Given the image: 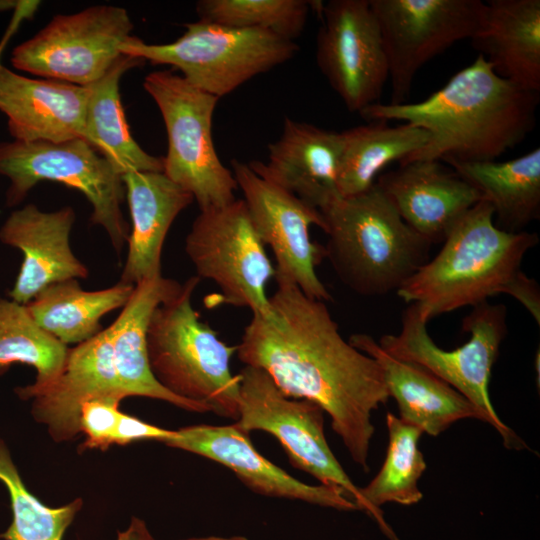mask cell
<instances>
[{
  "label": "cell",
  "mask_w": 540,
  "mask_h": 540,
  "mask_svg": "<svg viewBox=\"0 0 540 540\" xmlns=\"http://www.w3.org/2000/svg\"><path fill=\"white\" fill-rule=\"evenodd\" d=\"M277 285L267 309L252 313L238 358L265 371L286 396L318 404L352 460L368 472L372 412L390 398L382 368L344 340L324 301L293 283Z\"/></svg>",
  "instance_id": "obj_1"
},
{
  "label": "cell",
  "mask_w": 540,
  "mask_h": 540,
  "mask_svg": "<svg viewBox=\"0 0 540 540\" xmlns=\"http://www.w3.org/2000/svg\"><path fill=\"white\" fill-rule=\"evenodd\" d=\"M539 99V93L500 77L478 54L428 98L416 103L378 102L359 114L367 121H399L428 133L427 143L400 164L494 161L534 129Z\"/></svg>",
  "instance_id": "obj_2"
},
{
  "label": "cell",
  "mask_w": 540,
  "mask_h": 540,
  "mask_svg": "<svg viewBox=\"0 0 540 540\" xmlns=\"http://www.w3.org/2000/svg\"><path fill=\"white\" fill-rule=\"evenodd\" d=\"M539 242L535 232L499 229L491 205L481 200L453 226L438 254L397 291L429 322L508 291L525 254Z\"/></svg>",
  "instance_id": "obj_3"
},
{
  "label": "cell",
  "mask_w": 540,
  "mask_h": 540,
  "mask_svg": "<svg viewBox=\"0 0 540 540\" xmlns=\"http://www.w3.org/2000/svg\"><path fill=\"white\" fill-rule=\"evenodd\" d=\"M324 247L339 280L361 296L397 291L428 260L432 244L410 228L374 183L321 211Z\"/></svg>",
  "instance_id": "obj_4"
},
{
  "label": "cell",
  "mask_w": 540,
  "mask_h": 540,
  "mask_svg": "<svg viewBox=\"0 0 540 540\" xmlns=\"http://www.w3.org/2000/svg\"><path fill=\"white\" fill-rule=\"evenodd\" d=\"M199 282L197 276L188 278L175 296L154 310L147 329L150 369L172 394L236 421L240 379L230 366L236 346L222 341L193 308Z\"/></svg>",
  "instance_id": "obj_5"
},
{
  "label": "cell",
  "mask_w": 540,
  "mask_h": 540,
  "mask_svg": "<svg viewBox=\"0 0 540 540\" xmlns=\"http://www.w3.org/2000/svg\"><path fill=\"white\" fill-rule=\"evenodd\" d=\"M427 321L416 304L403 311L398 334L383 335L378 344L389 355L419 365L457 390L488 419L508 449H527L526 443L498 417L489 395L492 367L507 333V310L488 301L473 306L463 319L469 340L453 350L436 345L427 331Z\"/></svg>",
  "instance_id": "obj_6"
},
{
  "label": "cell",
  "mask_w": 540,
  "mask_h": 540,
  "mask_svg": "<svg viewBox=\"0 0 540 540\" xmlns=\"http://www.w3.org/2000/svg\"><path fill=\"white\" fill-rule=\"evenodd\" d=\"M185 28L178 39L165 44H147L132 36L120 51L154 65L173 66L188 83L220 98L290 60L299 50L294 41L263 29L200 19Z\"/></svg>",
  "instance_id": "obj_7"
},
{
  "label": "cell",
  "mask_w": 540,
  "mask_h": 540,
  "mask_svg": "<svg viewBox=\"0 0 540 540\" xmlns=\"http://www.w3.org/2000/svg\"><path fill=\"white\" fill-rule=\"evenodd\" d=\"M143 87L158 106L167 132L163 173L192 194L200 211L233 202L237 182L220 161L212 138L219 98L170 70L147 74Z\"/></svg>",
  "instance_id": "obj_8"
},
{
  "label": "cell",
  "mask_w": 540,
  "mask_h": 540,
  "mask_svg": "<svg viewBox=\"0 0 540 540\" xmlns=\"http://www.w3.org/2000/svg\"><path fill=\"white\" fill-rule=\"evenodd\" d=\"M0 174L10 185L6 204L14 206L41 181H54L80 191L90 202V221L101 226L119 254L130 234L121 203L122 176L82 138L61 142L14 140L0 143Z\"/></svg>",
  "instance_id": "obj_9"
},
{
  "label": "cell",
  "mask_w": 540,
  "mask_h": 540,
  "mask_svg": "<svg viewBox=\"0 0 540 540\" xmlns=\"http://www.w3.org/2000/svg\"><path fill=\"white\" fill-rule=\"evenodd\" d=\"M239 375L238 418L246 433L263 431L277 439L291 465L321 484L341 489L365 512L356 486L330 449L324 434V410L307 399L286 396L262 369L245 366Z\"/></svg>",
  "instance_id": "obj_10"
},
{
  "label": "cell",
  "mask_w": 540,
  "mask_h": 540,
  "mask_svg": "<svg viewBox=\"0 0 540 540\" xmlns=\"http://www.w3.org/2000/svg\"><path fill=\"white\" fill-rule=\"evenodd\" d=\"M133 27L127 10L113 5L59 14L14 48L11 63L32 75L85 87L123 55L120 47L133 36Z\"/></svg>",
  "instance_id": "obj_11"
},
{
  "label": "cell",
  "mask_w": 540,
  "mask_h": 540,
  "mask_svg": "<svg viewBox=\"0 0 540 540\" xmlns=\"http://www.w3.org/2000/svg\"><path fill=\"white\" fill-rule=\"evenodd\" d=\"M185 251L196 276L218 286L221 303L248 307L252 313L267 309L266 285L275 268L243 199L200 211L186 236Z\"/></svg>",
  "instance_id": "obj_12"
},
{
  "label": "cell",
  "mask_w": 540,
  "mask_h": 540,
  "mask_svg": "<svg viewBox=\"0 0 540 540\" xmlns=\"http://www.w3.org/2000/svg\"><path fill=\"white\" fill-rule=\"evenodd\" d=\"M388 64L391 103H405L418 71L458 41L471 39L486 10L481 0H369Z\"/></svg>",
  "instance_id": "obj_13"
},
{
  "label": "cell",
  "mask_w": 540,
  "mask_h": 540,
  "mask_svg": "<svg viewBox=\"0 0 540 540\" xmlns=\"http://www.w3.org/2000/svg\"><path fill=\"white\" fill-rule=\"evenodd\" d=\"M231 165L252 223L276 260V282L293 283L313 299L330 301L331 295L316 273V266L325 258L324 247L313 242L309 233L312 225L324 229L321 212L260 177L248 163L233 160Z\"/></svg>",
  "instance_id": "obj_14"
},
{
  "label": "cell",
  "mask_w": 540,
  "mask_h": 540,
  "mask_svg": "<svg viewBox=\"0 0 540 540\" xmlns=\"http://www.w3.org/2000/svg\"><path fill=\"white\" fill-rule=\"evenodd\" d=\"M316 62L351 112L378 103L388 81V64L369 0L322 4Z\"/></svg>",
  "instance_id": "obj_15"
},
{
  "label": "cell",
  "mask_w": 540,
  "mask_h": 540,
  "mask_svg": "<svg viewBox=\"0 0 540 540\" xmlns=\"http://www.w3.org/2000/svg\"><path fill=\"white\" fill-rule=\"evenodd\" d=\"M165 445L184 450L230 469L253 492L275 498L303 501L340 511H357V505L335 487L309 485L266 459L249 434L230 425H192L175 430Z\"/></svg>",
  "instance_id": "obj_16"
},
{
  "label": "cell",
  "mask_w": 540,
  "mask_h": 540,
  "mask_svg": "<svg viewBox=\"0 0 540 540\" xmlns=\"http://www.w3.org/2000/svg\"><path fill=\"white\" fill-rule=\"evenodd\" d=\"M376 185L404 222L432 245L442 243L481 194L438 160H414L381 174Z\"/></svg>",
  "instance_id": "obj_17"
},
{
  "label": "cell",
  "mask_w": 540,
  "mask_h": 540,
  "mask_svg": "<svg viewBox=\"0 0 540 540\" xmlns=\"http://www.w3.org/2000/svg\"><path fill=\"white\" fill-rule=\"evenodd\" d=\"M72 207L45 212L34 204L13 211L0 229L2 243L22 251L23 262L11 300L26 305L48 285L88 277V268L73 253L70 233Z\"/></svg>",
  "instance_id": "obj_18"
},
{
  "label": "cell",
  "mask_w": 540,
  "mask_h": 540,
  "mask_svg": "<svg viewBox=\"0 0 540 540\" xmlns=\"http://www.w3.org/2000/svg\"><path fill=\"white\" fill-rule=\"evenodd\" d=\"M108 398H126L114 365L110 327L69 349L59 377L31 398V413L46 426L55 442H65L81 433L82 406L91 400Z\"/></svg>",
  "instance_id": "obj_19"
},
{
  "label": "cell",
  "mask_w": 540,
  "mask_h": 540,
  "mask_svg": "<svg viewBox=\"0 0 540 540\" xmlns=\"http://www.w3.org/2000/svg\"><path fill=\"white\" fill-rule=\"evenodd\" d=\"M341 152V132L285 117L281 136L268 146L267 161L248 165L321 212L341 197L337 189Z\"/></svg>",
  "instance_id": "obj_20"
},
{
  "label": "cell",
  "mask_w": 540,
  "mask_h": 540,
  "mask_svg": "<svg viewBox=\"0 0 540 540\" xmlns=\"http://www.w3.org/2000/svg\"><path fill=\"white\" fill-rule=\"evenodd\" d=\"M89 94L88 86L21 76L0 62V111L15 140L84 139Z\"/></svg>",
  "instance_id": "obj_21"
},
{
  "label": "cell",
  "mask_w": 540,
  "mask_h": 540,
  "mask_svg": "<svg viewBox=\"0 0 540 540\" xmlns=\"http://www.w3.org/2000/svg\"><path fill=\"white\" fill-rule=\"evenodd\" d=\"M349 343L379 363L402 421L430 436L441 434L461 419L488 423L484 413L453 387L425 368L389 355L370 335L353 334Z\"/></svg>",
  "instance_id": "obj_22"
},
{
  "label": "cell",
  "mask_w": 540,
  "mask_h": 540,
  "mask_svg": "<svg viewBox=\"0 0 540 540\" xmlns=\"http://www.w3.org/2000/svg\"><path fill=\"white\" fill-rule=\"evenodd\" d=\"M122 181L132 228L120 282L135 286L161 275L167 233L194 197L163 172L129 171L122 175Z\"/></svg>",
  "instance_id": "obj_23"
},
{
  "label": "cell",
  "mask_w": 540,
  "mask_h": 540,
  "mask_svg": "<svg viewBox=\"0 0 540 540\" xmlns=\"http://www.w3.org/2000/svg\"><path fill=\"white\" fill-rule=\"evenodd\" d=\"M182 284L162 275L143 280L116 320L112 331L114 365L120 388L125 395L141 396L170 403L178 408L205 413V405L182 399L165 389L154 377L147 354V329L154 310L175 296Z\"/></svg>",
  "instance_id": "obj_24"
},
{
  "label": "cell",
  "mask_w": 540,
  "mask_h": 540,
  "mask_svg": "<svg viewBox=\"0 0 540 540\" xmlns=\"http://www.w3.org/2000/svg\"><path fill=\"white\" fill-rule=\"evenodd\" d=\"M503 79L540 92V0H489L470 39Z\"/></svg>",
  "instance_id": "obj_25"
},
{
  "label": "cell",
  "mask_w": 540,
  "mask_h": 540,
  "mask_svg": "<svg viewBox=\"0 0 540 540\" xmlns=\"http://www.w3.org/2000/svg\"><path fill=\"white\" fill-rule=\"evenodd\" d=\"M445 163L491 205L499 229L511 233L525 231V227L540 218L539 147L503 162L449 160Z\"/></svg>",
  "instance_id": "obj_26"
},
{
  "label": "cell",
  "mask_w": 540,
  "mask_h": 540,
  "mask_svg": "<svg viewBox=\"0 0 540 540\" xmlns=\"http://www.w3.org/2000/svg\"><path fill=\"white\" fill-rule=\"evenodd\" d=\"M144 63L123 54L102 78L88 85L84 140L121 176L129 171L163 172V157L148 154L132 137L121 104L122 75Z\"/></svg>",
  "instance_id": "obj_27"
},
{
  "label": "cell",
  "mask_w": 540,
  "mask_h": 540,
  "mask_svg": "<svg viewBox=\"0 0 540 540\" xmlns=\"http://www.w3.org/2000/svg\"><path fill=\"white\" fill-rule=\"evenodd\" d=\"M134 285L118 282L101 290H84L77 279L52 283L25 306L45 331L65 344H81L103 329L101 319L122 308L131 297Z\"/></svg>",
  "instance_id": "obj_28"
},
{
  "label": "cell",
  "mask_w": 540,
  "mask_h": 540,
  "mask_svg": "<svg viewBox=\"0 0 540 540\" xmlns=\"http://www.w3.org/2000/svg\"><path fill=\"white\" fill-rule=\"evenodd\" d=\"M337 189L341 197L368 190L378 173L390 163H401L428 141V133L417 126L373 120L342 131Z\"/></svg>",
  "instance_id": "obj_29"
},
{
  "label": "cell",
  "mask_w": 540,
  "mask_h": 540,
  "mask_svg": "<svg viewBox=\"0 0 540 540\" xmlns=\"http://www.w3.org/2000/svg\"><path fill=\"white\" fill-rule=\"evenodd\" d=\"M388 447L382 467L360 493L365 513L372 517L389 540H400L384 518L381 506L387 503L417 504L423 497L418 481L426 470V462L419 450L423 432L388 412Z\"/></svg>",
  "instance_id": "obj_30"
},
{
  "label": "cell",
  "mask_w": 540,
  "mask_h": 540,
  "mask_svg": "<svg viewBox=\"0 0 540 540\" xmlns=\"http://www.w3.org/2000/svg\"><path fill=\"white\" fill-rule=\"evenodd\" d=\"M69 348L40 327L25 305L0 299V375L14 363L36 370L34 383L15 389L23 400L49 387L61 374Z\"/></svg>",
  "instance_id": "obj_31"
},
{
  "label": "cell",
  "mask_w": 540,
  "mask_h": 540,
  "mask_svg": "<svg viewBox=\"0 0 540 540\" xmlns=\"http://www.w3.org/2000/svg\"><path fill=\"white\" fill-rule=\"evenodd\" d=\"M0 482L8 491L12 521L3 540H62L83 506L76 498L60 507L42 503L25 485L10 451L0 438Z\"/></svg>",
  "instance_id": "obj_32"
},
{
  "label": "cell",
  "mask_w": 540,
  "mask_h": 540,
  "mask_svg": "<svg viewBox=\"0 0 540 540\" xmlns=\"http://www.w3.org/2000/svg\"><path fill=\"white\" fill-rule=\"evenodd\" d=\"M311 2L304 0H200V20L271 31L294 41L306 25Z\"/></svg>",
  "instance_id": "obj_33"
},
{
  "label": "cell",
  "mask_w": 540,
  "mask_h": 540,
  "mask_svg": "<svg viewBox=\"0 0 540 540\" xmlns=\"http://www.w3.org/2000/svg\"><path fill=\"white\" fill-rule=\"evenodd\" d=\"M116 399H95L86 402L80 412V432L85 441L80 450H107L114 444V438L121 411Z\"/></svg>",
  "instance_id": "obj_34"
},
{
  "label": "cell",
  "mask_w": 540,
  "mask_h": 540,
  "mask_svg": "<svg viewBox=\"0 0 540 540\" xmlns=\"http://www.w3.org/2000/svg\"><path fill=\"white\" fill-rule=\"evenodd\" d=\"M175 430H168L145 422L133 415L121 412L114 444L125 446L137 441L155 440L164 443Z\"/></svg>",
  "instance_id": "obj_35"
},
{
  "label": "cell",
  "mask_w": 540,
  "mask_h": 540,
  "mask_svg": "<svg viewBox=\"0 0 540 540\" xmlns=\"http://www.w3.org/2000/svg\"><path fill=\"white\" fill-rule=\"evenodd\" d=\"M508 295L520 302L540 324V289L535 279L521 271L513 281Z\"/></svg>",
  "instance_id": "obj_36"
},
{
  "label": "cell",
  "mask_w": 540,
  "mask_h": 540,
  "mask_svg": "<svg viewBox=\"0 0 540 540\" xmlns=\"http://www.w3.org/2000/svg\"><path fill=\"white\" fill-rule=\"evenodd\" d=\"M116 540H156L144 520L132 517L128 527L118 531Z\"/></svg>",
  "instance_id": "obj_37"
},
{
  "label": "cell",
  "mask_w": 540,
  "mask_h": 540,
  "mask_svg": "<svg viewBox=\"0 0 540 540\" xmlns=\"http://www.w3.org/2000/svg\"><path fill=\"white\" fill-rule=\"evenodd\" d=\"M181 540H249L244 536H231V537H222V536H205V537H191Z\"/></svg>",
  "instance_id": "obj_38"
}]
</instances>
